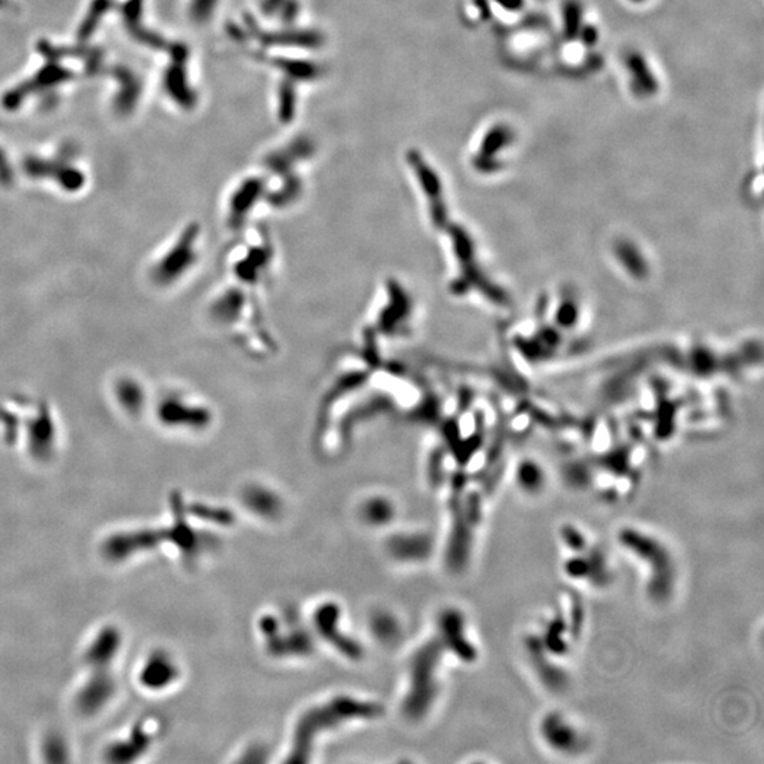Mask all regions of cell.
Here are the masks:
<instances>
[{
    "label": "cell",
    "instance_id": "obj_1",
    "mask_svg": "<svg viewBox=\"0 0 764 764\" xmlns=\"http://www.w3.org/2000/svg\"><path fill=\"white\" fill-rule=\"evenodd\" d=\"M200 228L193 225L184 228L150 258L146 269L148 280L156 287H172L186 279L184 276L196 268L200 260Z\"/></svg>",
    "mask_w": 764,
    "mask_h": 764
},
{
    "label": "cell",
    "instance_id": "obj_2",
    "mask_svg": "<svg viewBox=\"0 0 764 764\" xmlns=\"http://www.w3.org/2000/svg\"><path fill=\"white\" fill-rule=\"evenodd\" d=\"M621 543L637 557L647 559L653 566V578L650 580V593L657 600H664L669 596L674 582V566L669 554L655 539L646 536L634 530H626L620 536Z\"/></svg>",
    "mask_w": 764,
    "mask_h": 764
},
{
    "label": "cell",
    "instance_id": "obj_3",
    "mask_svg": "<svg viewBox=\"0 0 764 764\" xmlns=\"http://www.w3.org/2000/svg\"><path fill=\"white\" fill-rule=\"evenodd\" d=\"M159 422L167 428L194 429L207 428L211 422V411L183 392L167 391L154 406Z\"/></svg>",
    "mask_w": 764,
    "mask_h": 764
},
{
    "label": "cell",
    "instance_id": "obj_4",
    "mask_svg": "<svg viewBox=\"0 0 764 764\" xmlns=\"http://www.w3.org/2000/svg\"><path fill=\"white\" fill-rule=\"evenodd\" d=\"M376 708L367 703H358L354 701H338L333 702L330 706H326L324 709L310 712L308 716L303 717L302 724H299L296 733V742L293 754L297 757V760H302L303 754H308L310 747V740L316 736L317 731L327 725H335L338 722L344 720V717L350 715H369L375 712Z\"/></svg>",
    "mask_w": 764,
    "mask_h": 764
},
{
    "label": "cell",
    "instance_id": "obj_5",
    "mask_svg": "<svg viewBox=\"0 0 764 764\" xmlns=\"http://www.w3.org/2000/svg\"><path fill=\"white\" fill-rule=\"evenodd\" d=\"M177 675L175 662L167 655L152 654L141 667L139 684L149 690H161L173 681Z\"/></svg>",
    "mask_w": 764,
    "mask_h": 764
},
{
    "label": "cell",
    "instance_id": "obj_6",
    "mask_svg": "<svg viewBox=\"0 0 764 764\" xmlns=\"http://www.w3.org/2000/svg\"><path fill=\"white\" fill-rule=\"evenodd\" d=\"M546 740L561 750H568L576 743V735L559 717H548L543 725Z\"/></svg>",
    "mask_w": 764,
    "mask_h": 764
},
{
    "label": "cell",
    "instance_id": "obj_7",
    "mask_svg": "<svg viewBox=\"0 0 764 764\" xmlns=\"http://www.w3.org/2000/svg\"><path fill=\"white\" fill-rule=\"evenodd\" d=\"M443 627L449 628V634L452 635V640H453V646H454L456 653H459L460 655H463L465 658H473L476 651L472 646H469L464 642L463 624H461L460 616L453 614V613L446 614L445 619H443Z\"/></svg>",
    "mask_w": 764,
    "mask_h": 764
},
{
    "label": "cell",
    "instance_id": "obj_8",
    "mask_svg": "<svg viewBox=\"0 0 764 764\" xmlns=\"http://www.w3.org/2000/svg\"><path fill=\"white\" fill-rule=\"evenodd\" d=\"M520 483L527 490L538 488L542 483V476L539 469H536L535 465L530 463H525L520 469Z\"/></svg>",
    "mask_w": 764,
    "mask_h": 764
}]
</instances>
